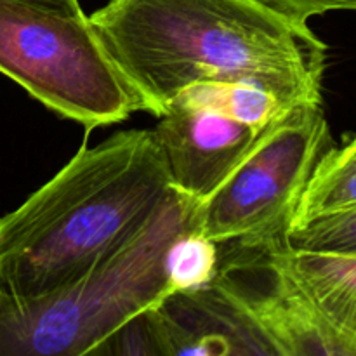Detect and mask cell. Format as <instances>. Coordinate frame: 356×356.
<instances>
[{"mask_svg":"<svg viewBox=\"0 0 356 356\" xmlns=\"http://www.w3.org/2000/svg\"><path fill=\"white\" fill-rule=\"evenodd\" d=\"M89 21L156 118L200 82L254 83L287 108L322 104L327 44L259 0H110Z\"/></svg>","mask_w":356,"mask_h":356,"instance_id":"1","label":"cell"},{"mask_svg":"<svg viewBox=\"0 0 356 356\" xmlns=\"http://www.w3.org/2000/svg\"><path fill=\"white\" fill-rule=\"evenodd\" d=\"M174 190L153 131L82 146L0 218V291L31 299L72 284L138 235Z\"/></svg>","mask_w":356,"mask_h":356,"instance_id":"2","label":"cell"},{"mask_svg":"<svg viewBox=\"0 0 356 356\" xmlns=\"http://www.w3.org/2000/svg\"><path fill=\"white\" fill-rule=\"evenodd\" d=\"M198 202L174 190L152 221L72 284L31 299L0 291V356H86L174 291L170 250Z\"/></svg>","mask_w":356,"mask_h":356,"instance_id":"3","label":"cell"},{"mask_svg":"<svg viewBox=\"0 0 356 356\" xmlns=\"http://www.w3.org/2000/svg\"><path fill=\"white\" fill-rule=\"evenodd\" d=\"M0 73L86 131L139 111L134 92L83 13L0 0Z\"/></svg>","mask_w":356,"mask_h":356,"instance_id":"4","label":"cell"},{"mask_svg":"<svg viewBox=\"0 0 356 356\" xmlns=\"http://www.w3.org/2000/svg\"><path fill=\"white\" fill-rule=\"evenodd\" d=\"M329 143L322 104L294 106L264 129L226 179L198 202L193 232L216 243L284 236Z\"/></svg>","mask_w":356,"mask_h":356,"instance_id":"5","label":"cell"},{"mask_svg":"<svg viewBox=\"0 0 356 356\" xmlns=\"http://www.w3.org/2000/svg\"><path fill=\"white\" fill-rule=\"evenodd\" d=\"M284 236L218 243L214 278L266 330L280 356H356V350L320 315L282 261Z\"/></svg>","mask_w":356,"mask_h":356,"instance_id":"6","label":"cell"},{"mask_svg":"<svg viewBox=\"0 0 356 356\" xmlns=\"http://www.w3.org/2000/svg\"><path fill=\"white\" fill-rule=\"evenodd\" d=\"M160 356H280L266 330L216 278L148 309Z\"/></svg>","mask_w":356,"mask_h":356,"instance_id":"7","label":"cell"},{"mask_svg":"<svg viewBox=\"0 0 356 356\" xmlns=\"http://www.w3.org/2000/svg\"><path fill=\"white\" fill-rule=\"evenodd\" d=\"M153 129L176 190L202 202L247 155L259 131L209 103L177 96Z\"/></svg>","mask_w":356,"mask_h":356,"instance_id":"8","label":"cell"},{"mask_svg":"<svg viewBox=\"0 0 356 356\" xmlns=\"http://www.w3.org/2000/svg\"><path fill=\"white\" fill-rule=\"evenodd\" d=\"M282 261L320 315L356 350V256L292 250Z\"/></svg>","mask_w":356,"mask_h":356,"instance_id":"9","label":"cell"},{"mask_svg":"<svg viewBox=\"0 0 356 356\" xmlns=\"http://www.w3.org/2000/svg\"><path fill=\"white\" fill-rule=\"evenodd\" d=\"M356 209V136L320 155L289 226ZM287 226V228H289Z\"/></svg>","mask_w":356,"mask_h":356,"instance_id":"10","label":"cell"},{"mask_svg":"<svg viewBox=\"0 0 356 356\" xmlns=\"http://www.w3.org/2000/svg\"><path fill=\"white\" fill-rule=\"evenodd\" d=\"M177 96L209 103L235 120L263 132L292 110L268 90L245 82H200L186 87ZM176 96V97H177ZM174 97V99H176ZM172 99V101H174Z\"/></svg>","mask_w":356,"mask_h":356,"instance_id":"11","label":"cell"},{"mask_svg":"<svg viewBox=\"0 0 356 356\" xmlns=\"http://www.w3.org/2000/svg\"><path fill=\"white\" fill-rule=\"evenodd\" d=\"M284 243L292 250L356 256V209L289 226Z\"/></svg>","mask_w":356,"mask_h":356,"instance_id":"12","label":"cell"},{"mask_svg":"<svg viewBox=\"0 0 356 356\" xmlns=\"http://www.w3.org/2000/svg\"><path fill=\"white\" fill-rule=\"evenodd\" d=\"M169 263L174 291L200 287L218 271L219 245L191 229L174 243Z\"/></svg>","mask_w":356,"mask_h":356,"instance_id":"13","label":"cell"},{"mask_svg":"<svg viewBox=\"0 0 356 356\" xmlns=\"http://www.w3.org/2000/svg\"><path fill=\"white\" fill-rule=\"evenodd\" d=\"M149 309V308H148ZM148 309L129 320L94 350L96 356H160Z\"/></svg>","mask_w":356,"mask_h":356,"instance_id":"14","label":"cell"},{"mask_svg":"<svg viewBox=\"0 0 356 356\" xmlns=\"http://www.w3.org/2000/svg\"><path fill=\"white\" fill-rule=\"evenodd\" d=\"M259 2L299 23H308L309 17L332 10H356V0H259Z\"/></svg>","mask_w":356,"mask_h":356,"instance_id":"15","label":"cell"},{"mask_svg":"<svg viewBox=\"0 0 356 356\" xmlns=\"http://www.w3.org/2000/svg\"><path fill=\"white\" fill-rule=\"evenodd\" d=\"M10 2L26 3V6L40 7V9H47V10H58V13H68V14L83 13L79 0H10Z\"/></svg>","mask_w":356,"mask_h":356,"instance_id":"16","label":"cell"}]
</instances>
